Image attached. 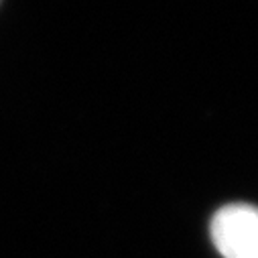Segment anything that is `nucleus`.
<instances>
[{
	"label": "nucleus",
	"mask_w": 258,
	"mask_h": 258,
	"mask_svg": "<svg viewBox=\"0 0 258 258\" xmlns=\"http://www.w3.org/2000/svg\"><path fill=\"white\" fill-rule=\"evenodd\" d=\"M210 234L224 258H258V206L220 208L212 218Z\"/></svg>",
	"instance_id": "nucleus-1"
}]
</instances>
